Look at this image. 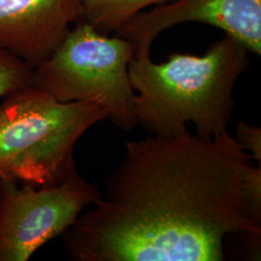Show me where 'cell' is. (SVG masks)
Wrapping results in <instances>:
<instances>
[{
  "label": "cell",
  "instance_id": "6da1fadb",
  "mask_svg": "<svg viewBox=\"0 0 261 261\" xmlns=\"http://www.w3.org/2000/svg\"><path fill=\"white\" fill-rule=\"evenodd\" d=\"M228 130L129 140L107 196L64 233L75 261H223L261 234V165Z\"/></svg>",
  "mask_w": 261,
  "mask_h": 261
},
{
  "label": "cell",
  "instance_id": "7a4b0ae2",
  "mask_svg": "<svg viewBox=\"0 0 261 261\" xmlns=\"http://www.w3.org/2000/svg\"><path fill=\"white\" fill-rule=\"evenodd\" d=\"M250 51L230 36L202 56L173 53L164 62L135 56L129 64L138 126L150 135L175 136L193 124L196 135L213 139L227 130L233 90L250 65Z\"/></svg>",
  "mask_w": 261,
  "mask_h": 261
},
{
  "label": "cell",
  "instance_id": "3957f363",
  "mask_svg": "<svg viewBox=\"0 0 261 261\" xmlns=\"http://www.w3.org/2000/svg\"><path fill=\"white\" fill-rule=\"evenodd\" d=\"M102 106L63 103L32 84L0 105V181L51 187L75 174V144L98 122Z\"/></svg>",
  "mask_w": 261,
  "mask_h": 261
},
{
  "label": "cell",
  "instance_id": "277c9868",
  "mask_svg": "<svg viewBox=\"0 0 261 261\" xmlns=\"http://www.w3.org/2000/svg\"><path fill=\"white\" fill-rule=\"evenodd\" d=\"M134 57L135 47L128 40L103 34L81 20L50 56L33 67L31 84L63 103H98L117 128L130 130L138 126L129 76Z\"/></svg>",
  "mask_w": 261,
  "mask_h": 261
},
{
  "label": "cell",
  "instance_id": "5b68a950",
  "mask_svg": "<svg viewBox=\"0 0 261 261\" xmlns=\"http://www.w3.org/2000/svg\"><path fill=\"white\" fill-rule=\"evenodd\" d=\"M76 171L56 186L0 181V261H28L101 197Z\"/></svg>",
  "mask_w": 261,
  "mask_h": 261
},
{
  "label": "cell",
  "instance_id": "8992f818",
  "mask_svg": "<svg viewBox=\"0 0 261 261\" xmlns=\"http://www.w3.org/2000/svg\"><path fill=\"white\" fill-rule=\"evenodd\" d=\"M187 22L218 28L261 55V0H173L138 14L115 35L133 44L135 56H150L161 33Z\"/></svg>",
  "mask_w": 261,
  "mask_h": 261
},
{
  "label": "cell",
  "instance_id": "52a82bcc",
  "mask_svg": "<svg viewBox=\"0 0 261 261\" xmlns=\"http://www.w3.org/2000/svg\"><path fill=\"white\" fill-rule=\"evenodd\" d=\"M83 5L84 0H0V48L35 67L82 20Z\"/></svg>",
  "mask_w": 261,
  "mask_h": 261
},
{
  "label": "cell",
  "instance_id": "ba28073f",
  "mask_svg": "<svg viewBox=\"0 0 261 261\" xmlns=\"http://www.w3.org/2000/svg\"><path fill=\"white\" fill-rule=\"evenodd\" d=\"M173 0H84L83 19L103 34L116 33L130 19L148 7Z\"/></svg>",
  "mask_w": 261,
  "mask_h": 261
},
{
  "label": "cell",
  "instance_id": "9c48e42d",
  "mask_svg": "<svg viewBox=\"0 0 261 261\" xmlns=\"http://www.w3.org/2000/svg\"><path fill=\"white\" fill-rule=\"evenodd\" d=\"M32 67L0 48V98L31 84Z\"/></svg>",
  "mask_w": 261,
  "mask_h": 261
},
{
  "label": "cell",
  "instance_id": "30bf717a",
  "mask_svg": "<svg viewBox=\"0 0 261 261\" xmlns=\"http://www.w3.org/2000/svg\"><path fill=\"white\" fill-rule=\"evenodd\" d=\"M245 149L252 154L256 165H261V129L260 127L239 122L237 125L236 137Z\"/></svg>",
  "mask_w": 261,
  "mask_h": 261
}]
</instances>
